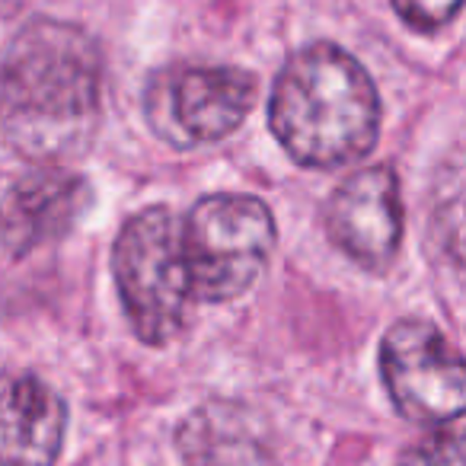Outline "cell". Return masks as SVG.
I'll return each mask as SVG.
<instances>
[{
	"instance_id": "5b68a950",
	"label": "cell",
	"mask_w": 466,
	"mask_h": 466,
	"mask_svg": "<svg viewBox=\"0 0 466 466\" xmlns=\"http://www.w3.org/2000/svg\"><path fill=\"white\" fill-rule=\"evenodd\" d=\"M259 84L243 67H163L144 93V116L160 141L195 150L224 141L253 112Z\"/></svg>"
},
{
	"instance_id": "277c9868",
	"label": "cell",
	"mask_w": 466,
	"mask_h": 466,
	"mask_svg": "<svg viewBox=\"0 0 466 466\" xmlns=\"http://www.w3.org/2000/svg\"><path fill=\"white\" fill-rule=\"evenodd\" d=\"M275 249V218L256 195L218 192L182 220V253L192 300L224 304L249 291Z\"/></svg>"
},
{
	"instance_id": "6da1fadb",
	"label": "cell",
	"mask_w": 466,
	"mask_h": 466,
	"mask_svg": "<svg viewBox=\"0 0 466 466\" xmlns=\"http://www.w3.org/2000/svg\"><path fill=\"white\" fill-rule=\"evenodd\" d=\"M103 109V52L71 23L35 20L0 58V141L52 163L93 141Z\"/></svg>"
},
{
	"instance_id": "30bf717a",
	"label": "cell",
	"mask_w": 466,
	"mask_h": 466,
	"mask_svg": "<svg viewBox=\"0 0 466 466\" xmlns=\"http://www.w3.org/2000/svg\"><path fill=\"white\" fill-rule=\"evenodd\" d=\"M176 444L186 466H275L266 425L240 402L198 406L179 425Z\"/></svg>"
},
{
	"instance_id": "8fae6325",
	"label": "cell",
	"mask_w": 466,
	"mask_h": 466,
	"mask_svg": "<svg viewBox=\"0 0 466 466\" xmlns=\"http://www.w3.org/2000/svg\"><path fill=\"white\" fill-rule=\"evenodd\" d=\"M396 466H463V434H460V425L453 421V425L441 428L438 434L409 447Z\"/></svg>"
},
{
	"instance_id": "3957f363",
	"label": "cell",
	"mask_w": 466,
	"mask_h": 466,
	"mask_svg": "<svg viewBox=\"0 0 466 466\" xmlns=\"http://www.w3.org/2000/svg\"><path fill=\"white\" fill-rule=\"evenodd\" d=\"M118 298L144 345H167L186 329L192 310L182 220L169 208L150 205L125 220L112 249Z\"/></svg>"
},
{
	"instance_id": "9c48e42d",
	"label": "cell",
	"mask_w": 466,
	"mask_h": 466,
	"mask_svg": "<svg viewBox=\"0 0 466 466\" xmlns=\"http://www.w3.org/2000/svg\"><path fill=\"white\" fill-rule=\"evenodd\" d=\"M65 400L39 377L0 387V466H55L65 441Z\"/></svg>"
},
{
	"instance_id": "7a4b0ae2",
	"label": "cell",
	"mask_w": 466,
	"mask_h": 466,
	"mask_svg": "<svg viewBox=\"0 0 466 466\" xmlns=\"http://www.w3.org/2000/svg\"><path fill=\"white\" fill-rule=\"evenodd\" d=\"M268 125L300 167H349L377 144L380 96L358 58L317 42L291 55L275 77Z\"/></svg>"
},
{
	"instance_id": "52a82bcc",
	"label": "cell",
	"mask_w": 466,
	"mask_h": 466,
	"mask_svg": "<svg viewBox=\"0 0 466 466\" xmlns=\"http://www.w3.org/2000/svg\"><path fill=\"white\" fill-rule=\"evenodd\" d=\"M326 233L355 266L380 275L402 240L400 179L390 167H364L329 195Z\"/></svg>"
},
{
	"instance_id": "8992f818",
	"label": "cell",
	"mask_w": 466,
	"mask_h": 466,
	"mask_svg": "<svg viewBox=\"0 0 466 466\" xmlns=\"http://www.w3.org/2000/svg\"><path fill=\"white\" fill-rule=\"evenodd\" d=\"M380 377L400 415L415 425H453L466 383L457 349L428 319H400L380 342Z\"/></svg>"
},
{
	"instance_id": "ba28073f",
	"label": "cell",
	"mask_w": 466,
	"mask_h": 466,
	"mask_svg": "<svg viewBox=\"0 0 466 466\" xmlns=\"http://www.w3.org/2000/svg\"><path fill=\"white\" fill-rule=\"evenodd\" d=\"M93 201L90 182L80 173L42 167L0 195V249L26 256L61 240L84 218Z\"/></svg>"
},
{
	"instance_id": "7c38bea8",
	"label": "cell",
	"mask_w": 466,
	"mask_h": 466,
	"mask_svg": "<svg viewBox=\"0 0 466 466\" xmlns=\"http://www.w3.org/2000/svg\"><path fill=\"white\" fill-rule=\"evenodd\" d=\"M393 10L406 26L419 33H434L444 23H451L460 10V0H390Z\"/></svg>"
}]
</instances>
